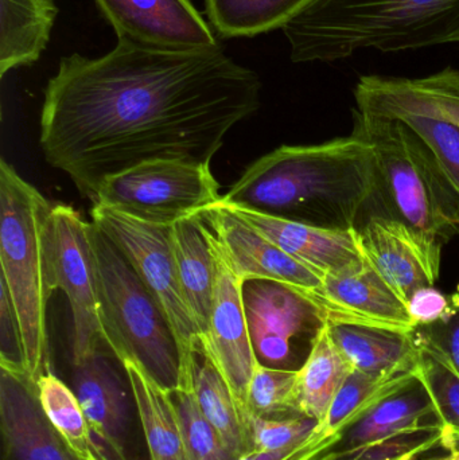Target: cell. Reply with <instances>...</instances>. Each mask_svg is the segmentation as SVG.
I'll list each match as a JSON object with an SVG mask.
<instances>
[{"label":"cell","instance_id":"f1b7e54d","mask_svg":"<svg viewBox=\"0 0 459 460\" xmlns=\"http://www.w3.org/2000/svg\"><path fill=\"white\" fill-rule=\"evenodd\" d=\"M417 373L433 402L444 434L445 450L459 448V376L444 359L425 348H420Z\"/></svg>","mask_w":459,"mask_h":460},{"label":"cell","instance_id":"cb8c5ba5","mask_svg":"<svg viewBox=\"0 0 459 460\" xmlns=\"http://www.w3.org/2000/svg\"><path fill=\"white\" fill-rule=\"evenodd\" d=\"M57 13L56 0H0V77L40 59Z\"/></svg>","mask_w":459,"mask_h":460},{"label":"cell","instance_id":"7a4b0ae2","mask_svg":"<svg viewBox=\"0 0 459 460\" xmlns=\"http://www.w3.org/2000/svg\"><path fill=\"white\" fill-rule=\"evenodd\" d=\"M376 190L372 146L358 132L282 146L253 162L221 204L317 228L350 232Z\"/></svg>","mask_w":459,"mask_h":460},{"label":"cell","instance_id":"5b68a950","mask_svg":"<svg viewBox=\"0 0 459 460\" xmlns=\"http://www.w3.org/2000/svg\"><path fill=\"white\" fill-rule=\"evenodd\" d=\"M53 205L0 162V284L15 308L23 341L26 373L37 384L53 372L48 332V303L53 289L46 264V221Z\"/></svg>","mask_w":459,"mask_h":460},{"label":"cell","instance_id":"e0dca14e","mask_svg":"<svg viewBox=\"0 0 459 460\" xmlns=\"http://www.w3.org/2000/svg\"><path fill=\"white\" fill-rule=\"evenodd\" d=\"M0 429L5 460H80L65 445L24 373L0 367Z\"/></svg>","mask_w":459,"mask_h":460},{"label":"cell","instance_id":"ac0fdd59","mask_svg":"<svg viewBox=\"0 0 459 460\" xmlns=\"http://www.w3.org/2000/svg\"><path fill=\"white\" fill-rule=\"evenodd\" d=\"M314 294L331 314V322H366L403 330L417 327L409 305L366 257L341 272L323 276L322 286Z\"/></svg>","mask_w":459,"mask_h":460},{"label":"cell","instance_id":"52a82bcc","mask_svg":"<svg viewBox=\"0 0 459 460\" xmlns=\"http://www.w3.org/2000/svg\"><path fill=\"white\" fill-rule=\"evenodd\" d=\"M209 164L183 159H155L107 178L93 205L146 223L174 226L220 201Z\"/></svg>","mask_w":459,"mask_h":460},{"label":"cell","instance_id":"4dcf8cb0","mask_svg":"<svg viewBox=\"0 0 459 460\" xmlns=\"http://www.w3.org/2000/svg\"><path fill=\"white\" fill-rule=\"evenodd\" d=\"M188 460H234L197 404L193 389L172 394Z\"/></svg>","mask_w":459,"mask_h":460},{"label":"cell","instance_id":"ffe728a7","mask_svg":"<svg viewBox=\"0 0 459 460\" xmlns=\"http://www.w3.org/2000/svg\"><path fill=\"white\" fill-rule=\"evenodd\" d=\"M329 335L353 370L375 378L417 372L420 348L414 330L356 321H331Z\"/></svg>","mask_w":459,"mask_h":460},{"label":"cell","instance_id":"277c9868","mask_svg":"<svg viewBox=\"0 0 459 460\" xmlns=\"http://www.w3.org/2000/svg\"><path fill=\"white\" fill-rule=\"evenodd\" d=\"M355 131L372 146L380 215L442 251L459 233V193L430 148L396 119L355 111Z\"/></svg>","mask_w":459,"mask_h":460},{"label":"cell","instance_id":"e575fe53","mask_svg":"<svg viewBox=\"0 0 459 460\" xmlns=\"http://www.w3.org/2000/svg\"><path fill=\"white\" fill-rule=\"evenodd\" d=\"M0 367L27 375L18 316L7 289L2 284H0Z\"/></svg>","mask_w":459,"mask_h":460},{"label":"cell","instance_id":"6da1fadb","mask_svg":"<svg viewBox=\"0 0 459 460\" xmlns=\"http://www.w3.org/2000/svg\"><path fill=\"white\" fill-rule=\"evenodd\" d=\"M261 83L217 49L159 50L119 40L99 58L62 57L40 111L46 162L93 201L107 178L155 159L212 164L260 108Z\"/></svg>","mask_w":459,"mask_h":460},{"label":"cell","instance_id":"603a6c76","mask_svg":"<svg viewBox=\"0 0 459 460\" xmlns=\"http://www.w3.org/2000/svg\"><path fill=\"white\" fill-rule=\"evenodd\" d=\"M190 377L199 410L220 434L229 453L234 459L250 454L247 416L201 341L191 351Z\"/></svg>","mask_w":459,"mask_h":460},{"label":"cell","instance_id":"83f0119b","mask_svg":"<svg viewBox=\"0 0 459 460\" xmlns=\"http://www.w3.org/2000/svg\"><path fill=\"white\" fill-rule=\"evenodd\" d=\"M40 408L65 445L80 460H113L94 437L75 391L53 372L37 380Z\"/></svg>","mask_w":459,"mask_h":460},{"label":"cell","instance_id":"74e56055","mask_svg":"<svg viewBox=\"0 0 459 460\" xmlns=\"http://www.w3.org/2000/svg\"><path fill=\"white\" fill-rule=\"evenodd\" d=\"M410 460H459V448H455V450L449 451V454H446L445 456H438V458H431V459H410Z\"/></svg>","mask_w":459,"mask_h":460},{"label":"cell","instance_id":"5bb4252c","mask_svg":"<svg viewBox=\"0 0 459 460\" xmlns=\"http://www.w3.org/2000/svg\"><path fill=\"white\" fill-rule=\"evenodd\" d=\"M107 343L72 358V385L89 426L113 460H129L128 378Z\"/></svg>","mask_w":459,"mask_h":460},{"label":"cell","instance_id":"d590c367","mask_svg":"<svg viewBox=\"0 0 459 460\" xmlns=\"http://www.w3.org/2000/svg\"><path fill=\"white\" fill-rule=\"evenodd\" d=\"M450 297L445 296L434 287H426L412 295L409 302V310L417 326L434 323L446 314Z\"/></svg>","mask_w":459,"mask_h":460},{"label":"cell","instance_id":"9a60e30c","mask_svg":"<svg viewBox=\"0 0 459 460\" xmlns=\"http://www.w3.org/2000/svg\"><path fill=\"white\" fill-rule=\"evenodd\" d=\"M212 245L216 256L215 292L209 326L199 341L223 373L245 413L248 385L258 361L243 305V280L231 270L213 240Z\"/></svg>","mask_w":459,"mask_h":460},{"label":"cell","instance_id":"d4e9b609","mask_svg":"<svg viewBox=\"0 0 459 460\" xmlns=\"http://www.w3.org/2000/svg\"><path fill=\"white\" fill-rule=\"evenodd\" d=\"M150 460H188L172 396L134 361L121 362Z\"/></svg>","mask_w":459,"mask_h":460},{"label":"cell","instance_id":"3957f363","mask_svg":"<svg viewBox=\"0 0 459 460\" xmlns=\"http://www.w3.org/2000/svg\"><path fill=\"white\" fill-rule=\"evenodd\" d=\"M282 30L296 64L398 53L459 42V0H314Z\"/></svg>","mask_w":459,"mask_h":460},{"label":"cell","instance_id":"f546056e","mask_svg":"<svg viewBox=\"0 0 459 460\" xmlns=\"http://www.w3.org/2000/svg\"><path fill=\"white\" fill-rule=\"evenodd\" d=\"M296 377L298 370L256 365L245 397L247 418L288 419L301 416L296 402Z\"/></svg>","mask_w":459,"mask_h":460},{"label":"cell","instance_id":"8992f818","mask_svg":"<svg viewBox=\"0 0 459 460\" xmlns=\"http://www.w3.org/2000/svg\"><path fill=\"white\" fill-rule=\"evenodd\" d=\"M102 337L119 361L139 365L170 394L180 391L183 359L166 314L123 252L91 221Z\"/></svg>","mask_w":459,"mask_h":460},{"label":"cell","instance_id":"2e32d148","mask_svg":"<svg viewBox=\"0 0 459 460\" xmlns=\"http://www.w3.org/2000/svg\"><path fill=\"white\" fill-rule=\"evenodd\" d=\"M357 110L396 119L412 129L431 153L459 193V127L439 115L407 88L404 78L363 75L355 89Z\"/></svg>","mask_w":459,"mask_h":460},{"label":"cell","instance_id":"1f68e13d","mask_svg":"<svg viewBox=\"0 0 459 460\" xmlns=\"http://www.w3.org/2000/svg\"><path fill=\"white\" fill-rule=\"evenodd\" d=\"M247 423L250 454L275 453L301 445L320 424L305 416L288 419L248 416Z\"/></svg>","mask_w":459,"mask_h":460},{"label":"cell","instance_id":"484cf974","mask_svg":"<svg viewBox=\"0 0 459 460\" xmlns=\"http://www.w3.org/2000/svg\"><path fill=\"white\" fill-rule=\"evenodd\" d=\"M352 370L331 341L326 326L298 370L296 402L299 415L321 423Z\"/></svg>","mask_w":459,"mask_h":460},{"label":"cell","instance_id":"7c38bea8","mask_svg":"<svg viewBox=\"0 0 459 460\" xmlns=\"http://www.w3.org/2000/svg\"><path fill=\"white\" fill-rule=\"evenodd\" d=\"M199 216L231 270L243 281L269 279L307 291H317L322 286L320 272L293 259L226 205L217 202Z\"/></svg>","mask_w":459,"mask_h":460},{"label":"cell","instance_id":"8fae6325","mask_svg":"<svg viewBox=\"0 0 459 460\" xmlns=\"http://www.w3.org/2000/svg\"><path fill=\"white\" fill-rule=\"evenodd\" d=\"M119 40L159 50L221 48L191 0H94Z\"/></svg>","mask_w":459,"mask_h":460},{"label":"cell","instance_id":"d6a6232c","mask_svg":"<svg viewBox=\"0 0 459 460\" xmlns=\"http://www.w3.org/2000/svg\"><path fill=\"white\" fill-rule=\"evenodd\" d=\"M420 348L444 359L459 376V294L450 296L446 314L438 321L414 329Z\"/></svg>","mask_w":459,"mask_h":460},{"label":"cell","instance_id":"d6986e66","mask_svg":"<svg viewBox=\"0 0 459 460\" xmlns=\"http://www.w3.org/2000/svg\"><path fill=\"white\" fill-rule=\"evenodd\" d=\"M431 429H441V426L430 394L415 373L406 385L380 400L355 423L336 435L321 458L326 454L345 453L402 435Z\"/></svg>","mask_w":459,"mask_h":460},{"label":"cell","instance_id":"836d02e7","mask_svg":"<svg viewBox=\"0 0 459 460\" xmlns=\"http://www.w3.org/2000/svg\"><path fill=\"white\" fill-rule=\"evenodd\" d=\"M407 88L459 127V70L446 67L428 77L404 78Z\"/></svg>","mask_w":459,"mask_h":460},{"label":"cell","instance_id":"4fadbf2b","mask_svg":"<svg viewBox=\"0 0 459 460\" xmlns=\"http://www.w3.org/2000/svg\"><path fill=\"white\" fill-rule=\"evenodd\" d=\"M353 233L366 261L407 305L415 292L436 286L442 251L401 221L374 212L358 221Z\"/></svg>","mask_w":459,"mask_h":460},{"label":"cell","instance_id":"4316f807","mask_svg":"<svg viewBox=\"0 0 459 460\" xmlns=\"http://www.w3.org/2000/svg\"><path fill=\"white\" fill-rule=\"evenodd\" d=\"M314 0H205V13L220 38L256 37L283 29Z\"/></svg>","mask_w":459,"mask_h":460},{"label":"cell","instance_id":"9c48e42d","mask_svg":"<svg viewBox=\"0 0 459 460\" xmlns=\"http://www.w3.org/2000/svg\"><path fill=\"white\" fill-rule=\"evenodd\" d=\"M91 217L92 223L123 252L166 314L182 353L181 389H191V351L199 341V334L181 291L172 245V226L146 223L99 205L92 208Z\"/></svg>","mask_w":459,"mask_h":460},{"label":"cell","instance_id":"44dd1931","mask_svg":"<svg viewBox=\"0 0 459 460\" xmlns=\"http://www.w3.org/2000/svg\"><path fill=\"white\" fill-rule=\"evenodd\" d=\"M231 209L293 259L322 276L341 272L364 260L353 230L317 228L252 210Z\"/></svg>","mask_w":459,"mask_h":460},{"label":"cell","instance_id":"8d00e7d4","mask_svg":"<svg viewBox=\"0 0 459 460\" xmlns=\"http://www.w3.org/2000/svg\"><path fill=\"white\" fill-rule=\"evenodd\" d=\"M298 446H294V447L290 448H285V450L275 451V453L247 454V456H240V458L234 460H286L290 458V456L296 453V447H298Z\"/></svg>","mask_w":459,"mask_h":460},{"label":"cell","instance_id":"7402d4cb","mask_svg":"<svg viewBox=\"0 0 459 460\" xmlns=\"http://www.w3.org/2000/svg\"><path fill=\"white\" fill-rule=\"evenodd\" d=\"M172 245L181 291L201 340L212 311L216 256L209 230L199 215L172 226Z\"/></svg>","mask_w":459,"mask_h":460},{"label":"cell","instance_id":"30bf717a","mask_svg":"<svg viewBox=\"0 0 459 460\" xmlns=\"http://www.w3.org/2000/svg\"><path fill=\"white\" fill-rule=\"evenodd\" d=\"M46 264L53 291L64 292L72 311V358L104 345L99 315L91 223L67 205H53L46 221Z\"/></svg>","mask_w":459,"mask_h":460},{"label":"cell","instance_id":"ba28073f","mask_svg":"<svg viewBox=\"0 0 459 460\" xmlns=\"http://www.w3.org/2000/svg\"><path fill=\"white\" fill-rule=\"evenodd\" d=\"M243 305L256 361L275 369L299 370L331 314L314 291L283 281H243Z\"/></svg>","mask_w":459,"mask_h":460}]
</instances>
